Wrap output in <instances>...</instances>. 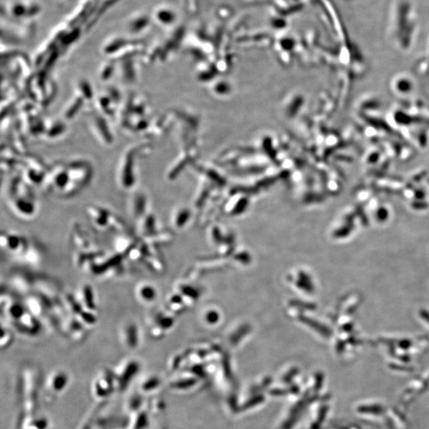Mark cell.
Here are the masks:
<instances>
[{
	"mask_svg": "<svg viewBox=\"0 0 429 429\" xmlns=\"http://www.w3.org/2000/svg\"><path fill=\"white\" fill-rule=\"evenodd\" d=\"M88 214L92 219L94 227L100 231L108 229L123 231L125 228L123 221L106 209L92 207L88 209Z\"/></svg>",
	"mask_w": 429,
	"mask_h": 429,
	"instance_id": "cell-1",
	"label": "cell"
},
{
	"mask_svg": "<svg viewBox=\"0 0 429 429\" xmlns=\"http://www.w3.org/2000/svg\"><path fill=\"white\" fill-rule=\"evenodd\" d=\"M0 241L4 250L18 256H24L30 246L24 236L17 233L2 232Z\"/></svg>",
	"mask_w": 429,
	"mask_h": 429,
	"instance_id": "cell-2",
	"label": "cell"
},
{
	"mask_svg": "<svg viewBox=\"0 0 429 429\" xmlns=\"http://www.w3.org/2000/svg\"><path fill=\"white\" fill-rule=\"evenodd\" d=\"M11 205L13 212L22 218L28 219L35 214V203L27 196H17L11 200Z\"/></svg>",
	"mask_w": 429,
	"mask_h": 429,
	"instance_id": "cell-3",
	"label": "cell"
},
{
	"mask_svg": "<svg viewBox=\"0 0 429 429\" xmlns=\"http://www.w3.org/2000/svg\"><path fill=\"white\" fill-rule=\"evenodd\" d=\"M76 296L83 308L97 313L96 292L90 284H83Z\"/></svg>",
	"mask_w": 429,
	"mask_h": 429,
	"instance_id": "cell-4",
	"label": "cell"
},
{
	"mask_svg": "<svg viewBox=\"0 0 429 429\" xmlns=\"http://www.w3.org/2000/svg\"><path fill=\"white\" fill-rule=\"evenodd\" d=\"M121 339L123 344L130 348H134L139 343L140 331L138 324L134 321H127L122 326Z\"/></svg>",
	"mask_w": 429,
	"mask_h": 429,
	"instance_id": "cell-5",
	"label": "cell"
},
{
	"mask_svg": "<svg viewBox=\"0 0 429 429\" xmlns=\"http://www.w3.org/2000/svg\"><path fill=\"white\" fill-rule=\"evenodd\" d=\"M136 297L140 302L150 304L154 302L157 297L156 289L148 282H141L135 288Z\"/></svg>",
	"mask_w": 429,
	"mask_h": 429,
	"instance_id": "cell-6",
	"label": "cell"
},
{
	"mask_svg": "<svg viewBox=\"0 0 429 429\" xmlns=\"http://www.w3.org/2000/svg\"><path fill=\"white\" fill-rule=\"evenodd\" d=\"M137 230L139 234L140 239L156 232V220L154 215L146 213L142 218H140L138 220Z\"/></svg>",
	"mask_w": 429,
	"mask_h": 429,
	"instance_id": "cell-7",
	"label": "cell"
},
{
	"mask_svg": "<svg viewBox=\"0 0 429 429\" xmlns=\"http://www.w3.org/2000/svg\"><path fill=\"white\" fill-rule=\"evenodd\" d=\"M72 237H73V242L76 244L77 247L79 248L80 250L91 251V250H98L97 248L93 246V243H92V240H90V238L88 239V236L83 231L82 233L81 230L78 227H76L73 230Z\"/></svg>",
	"mask_w": 429,
	"mask_h": 429,
	"instance_id": "cell-8",
	"label": "cell"
},
{
	"mask_svg": "<svg viewBox=\"0 0 429 429\" xmlns=\"http://www.w3.org/2000/svg\"><path fill=\"white\" fill-rule=\"evenodd\" d=\"M63 327L66 330L67 332L73 338L78 339L81 338L85 333L86 328L87 327L83 324V323L77 319L75 317H69L68 319L65 320L63 324Z\"/></svg>",
	"mask_w": 429,
	"mask_h": 429,
	"instance_id": "cell-9",
	"label": "cell"
},
{
	"mask_svg": "<svg viewBox=\"0 0 429 429\" xmlns=\"http://www.w3.org/2000/svg\"><path fill=\"white\" fill-rule=\"evenodd\" d=\"M132 213L137 220L146 214V199L143 195H137L132 201Z\"/></svg>",
	"mask_w": 429,
	"mask_h": 429,
	"instance_id": "cell-10",
	"label": "cell"
},
{
	"mask_svg": "<svg viewBox=\"0 0 429 429\" xmlns=\"http://www.w3.org/2000/svg\"><path fill=\"white\" fill-rule=\"evenodd\" d=\"M86 327H92L97 323L98 316L97 313L93 311L83 308L81 312L76 317Z\"/></svg>",
	"mask_w": 429,
	"mask_h": 429,
	"instance_id": "cell-11",
	"label": "cell"
},
{
	"mask_svg": "<svg viewBox=\"0 0 429 429\" xmlns=\"http://www.w3.org/2000/svg\"><path fill=\"white\" fill-rule=\"evenodd\" d=\"M13 332L11 329H10V327L5 326L3 322H2V337H1V345L2 347H4L5 345H8L11 341H12L13 339Z\"/></svg>",
	"mask_w": 429,
	"mask_h": 429,
	"instance_id": "cell-12",
	"label": "cell"
}]
</instances>
